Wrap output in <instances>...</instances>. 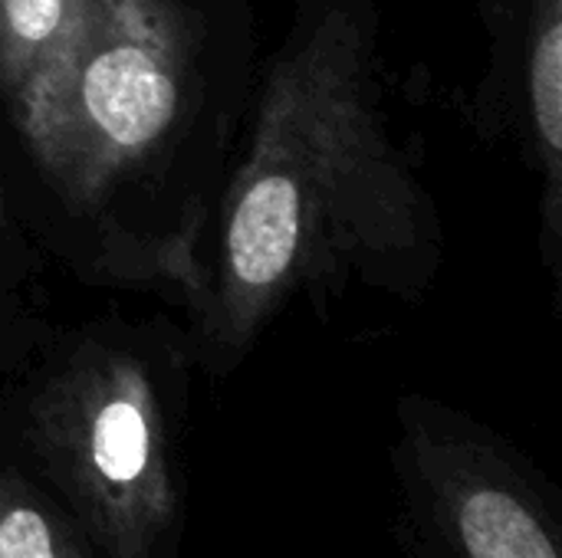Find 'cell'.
I'll return each instance as SVG.
<instances>
[{
  "label": "cell",
  "instance_id": "1",
  "mask_svg": "<svg viewBox=\"0 0 562 558\" xmlns=\"http://www.w3.org/2000/svg\"><path fill=\"white\" fill-rule=\"evenodd\" d=\"M221 207L198 358L231 372L303 286L405 283L435 240L428 197L389 138L359 0H296Z\"/></svg>",
  "mask_w": 562,
  "mask_h": 558
},
{
  "label": "cell",
  "instance_id": "2",
  "mask_svg": "<svg viewBox=\"0 0 562 558\" xmlns=\"http://www.w3.org/2000/svg\"><path fill=\"white\" fill-rule=\"evenodd\" d=\"M148 352L76 339L0 395V447L105 558H181V395Z\"/></svg>",
  "mask_w": 562,
  "mask_h": 558
},
{
  "label": "cell",
  "instance_id": "5",
  "mask_svg": "<svg viewBox=\"0 0 562 558\" xmlns=\"http://www.w3.org/2000/svg\"><path fill=\"white\" fill-rule=\"evenodd\" d=\"M497 82L540 178L543 247L550 263L562 234V0H491Z\"/></svg>",
  "mask_w": 562,
  "mask_h": 558
},
{
  "label": "cell",
  "instance_id": "4",
  "mask_svg": "<svg viewBox=\"0 0 562 558\" xmlns=\"http://www.w3.org/2000/svg\"><path fill=\"white\" fill-rule=\"evenodd\" d=\"M402 558H562V503L543 470L474 418L398 405L392 444Z\"/></svg>",
  "mask_w": 562,
  "mask_h": 558
},
{
  "label": "cell",
  "instance_id": "6",
  "mask_svg": "<svg viewBox=\"0 0 562 558\" xmlns=\"http://www.w3.org/2000/svg\"><path fill=\"white\" fill-rule=\"evenodd\" d=\"M0 558H105L59 500L0 447Z\"/></svg>",
  "mask_w": 562,
  "mask_h": 558
},
{
  "label": "cell",
  "instance_id": "8",
  "mask_svg": "<svg viewBox=\"0 0 562 558\" xmlns=\"http://www.w3.org/2000/svg\"><path fill=\"white\" fill-rule=\"evenodd\" d=\"M0 210H3V207H0Z\"/></svg>",
  "mask_w": 562,
  "mask_h": 558
},
{
  "label": "cell",
  "instance_id": "7",
  "mask_svg": "<svg viewBox=\"0 0 562 558\" xmlns=\"http://www.w3.org/2000/svg\"><path fill=\"white\" fill-rule=\"evenodd\" d=\"M69 0H0V92L16 102L63 39Z\"/></svg>",
  "mask_w": 562,
  "mask_h": 558
},
{
  "label": "cell",
  "instance_id": "3",
  "mask_svg": "<svg viewBox=\"0 0 562 558\" xmlns=\"http://www.w3.org/2000/svg\"><path fill=\"white\" fill-rule=\"evenodd\" d=\"M194 36L178 0H69L59 46L10 102L40 171L72 207H95L178 125Z\"/></svg>",
  "mask_w": 562,
  "mask_h": 558
}]
</instances>
